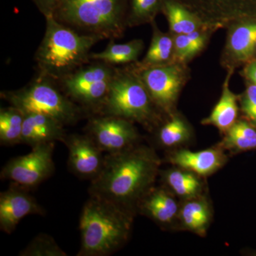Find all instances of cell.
Instances as JSON below:
<instances>
[{
    "instance_id": "31",
    "label": "cell",
    "mask_w": 256,
    "mask_h": 256,
    "mask_svg": "<svg viewBox=\"0 0 256 256\" xmlns=\"http://www.w3.org/2000/svg\"><path fill=\"white\" fill-rule=\"evenodd\" d=\"M38 11L44 16L53 15L60 0H31Z\"/></svg>"
},
{
    "instance_id": "15",
    "label": "cell",
    "mask_w": 256,
    "mask_h": 256,
    "mask_svg": "<svg viewBox=\"0 0 256 256\" xmlns=\"http://www.w3.org/2000/svg\"><path fill=\"white\" fill-rule=\"evenodd\" d=\"M222 152L210 149L200 152L184 150L175 153L172 162L202 176L214 172L224 162Z\"/></svg>"
},
{
    "instance_id": "9",
    "label": "cell",
    "mask_w": 256,
    "mask_h": 256,
    "mask_svg": "<svg viewBox=\"0 0 256 256\" xmlns=\"http://www.w3.org/2000/svg\"><path fill=\"white\" fill-rule=\"evenodd\" d=\"M202 23L222 24L256 15V0H174Z\"/></svg>"
},
{
    "instance_id": "7",
    "label": "cell",
    "mask_w": 256,
    "mask_h": 256,
    "mask_svg": "<svg viewBox=\"0 0 256 256\" xmlns=\"http://www.w3.org/2000/svg\"><path fill=\"white\" fill-rule=\"evenodd\" d=\"M54 143L33 146L28 154L10 160L2 170V180H10L24 190L36 188L54 171Z\"/></svg>"
},
{
    "instance_id": "23",
    "label": "cell",
    "mask_w": 256,
    "mask_h": 256,
    "mask_svg": "<svg viewBox=\"0 0 256 256\" xmlns=\"http://www.w3.org/2000/svg\"><path fill=\"white\" fill-rule=\"evenodd\" d=\"M181 216L186 228L196 233H203L210 222V212L206 202L194 200L183 206Z\"/></svg>"
},
{
    "instance_id": "11",
    "label": "cell",
    "mask_w": 256,
    "mask_h": 256,
    "mask_svg": "<svg viewBox=\"0 0 256 256\" xmlns=\"http://www.w3.org/2000/svg\"><path fill=\"white\" fill-rule=\"evenodd\" d=\"M140 74L152 100L164 108L174 104L183 82L181 69L175 66L150 67Z\"/></svg>"
},
{
    "instance_id": "28",
    "label": "cell",
    "mask_w": 256,
    "mask_h": 256,
    "mask_svg": "<svg viewBox=\"0 0 256 256\" xmlns=\"http://www.w3.org/2000/svg\"><path fill=\"white\" fill-rule=\"evenodd\" d=\"M190 136L188 128L182 120L173 118L163 126L160 132V140L166 146H174L182 142Z\"/></svg>"
},
{
    "instance_id": "16",
    "label": "cell",
    "mask_w": 256,
    "mask_h": 256,
    "mask_svg": "<svg viewBox=\"0 0 256 256\" xmlns=\"http://www.w3.org/2000/svg\"><path fill=\"white\" fill-rule=\"evenodd\" d=\"M140 201L143 212L159 223H170L178 213L176 202L164 190L148 192Z\"/></svg>"
},
{
    "instance_id": "30",
    "label": "cell",
    "mask_w": 256,
    "mask_h": 256,
    "mask_svg": "<svg viewBox=\"0 0 256 256\" xmlns=\"http://www.w3.org/2000/svg\"><path fill=\"white\" fill-rule=\"evenodd\" d=\"M242 109L249 120L256 126V85L252 84L247 88L244 100Z\"/></svg>"
},
{
    "instance_id": "2",
    "label": "cell",
    "mask_w": 256,
    "mask_h": 256,
    "mask_svg": "<svg viewBox=\"0 0 256 256\" xmlns=\"http://www.w3.org/2000/svg\"><path fill=\"white\" fill-rule=\"evenodd\" d=\"M80 218L82 245L78 256H107L128 240L131 226L128 210L102 197L90 195Z\"/></svg>"
},
{
    "instance_id": "17",
    "label": "cell",
    "mask_w": 256,
    "mask_h": 256,
    "mask_svg": "<svg viewBox=\"0 0 256 256\" xmlns=\"http://www.w3.org/2000/svg\"><path fill=\"white\" fill-rule=\"evenodd\" d=\"M142 50V40H133L126 44H116L111 40L105 50L90 54V58L112 66L131 63L137 60Z\"/></svg>"
},
{
    "instance_id": "34",
    "label": "cell",
    "mask_w": 256,
    "mask_h": 256,
    "mask_svg": "<svg viewBox=\"0 0 256 256\" xmlns=\"http://www.w3.org/2000/svg\"></svg>"
},
{
    "instance_id": "33",
    "label": "cell",
    "mask_w": 256,
    "mask_h": 256,
    "mask_svg": "<svg viewBox=\"0 0 256 256\" xmlns=\"http://www.w3.org/2000/svg\"><path fill=\"white\" fill-rule=\"evenodd\" d=\"M246 75L256 85V60L250 62L245 69Z\"/></svg>"
},
{
    "instance_id": "10",
    "label": "cell",
    "mask_w": 256,
    "mask_h": 256,
    "mask_svg": "<svg viewBox=\"0 0 256 256\" xmlns=\"http://www.w3.org/2000/svg\"><path fill=\"white\" fill-rule=\"evenodd\" d=\"M63 142L68 148L69 169L74 174L92 180L100 174L105 156L90 136L70 134Z\"/></svg>"
},
{
    "instance_id": "5",
    "label": "cell",
    "mask_w": 256,
    "mask_h": 256,
    "mask_svg": "<svg viewBox=\"0 0 256 256\" xmlns=\"http://www.w3.org/2000/svg\"><path fill=\"white\" fill-rule=\"evenodd\" d=\"M2 97L10 106L21 110L24 114H46L60 122L70 124L76 122L82 114V108L68 96L60 92L56 80L38 75L26 86L2 92Z\"/></svg>"
},
{
    "instance_id": "14",
    "label": "cell",
    "mask_w": 256,
    "mask_h": 256,
    "mask_svg": "<svg viewBox=\"0 0 256 256\" xmlns=\"http://www.w3.org/2000/svg\"><path fill=\"white\" fill-rule=\"evenodd\" d=\"M92 65L82 66L60 80L64 92L69 98L74 94L96 82L112 78L117 68L105 62L96 60Z\"/></svg>"
},
{
    "instance_id": "29",
    "label": "cell",
    "mask_w": 256,
    "mask_h": 256,
    "mask_svg": "<svg viewBox=\"0 0 256 256\" xmlns=\"http://www.w3.org/2000/svg\"><path fill=\"white\" fill-rule=\"evenodd\" d=\"M174 50L180 60H185L198 52L194 46L188 34H178L175 37Z\"/></svg>"
},
{
    "instance_id": "21",
    "label": "cell",
    "mask_w": 256,
    "mask_h": 256,
    "mask_svg": "<svg viewBox=\"0 0 256 256\" xmlns=\"http://www.w3.org/2000/svg\"><path fill=\"white\" fill-rule=\"evenodd\" d=\"M24 114L14 106L0 110V142L2 146L22 143Z\"/></svg>"
},
{
    "instance_id": "25",
    "label": "cell",
    "mask_w": 256,
    "mask_h": 256,
    "mask_svg": "<svg viewBox=\"0 0 256 256\" xmlns=\"http://www.w3.org/2000/svg\"><path fill=\"white\" fill-rule=\"evenodd\" d=\"M164 0H131L128 25L151 22L162 10Z\"/></svg>"
},
{
    "instance_id": "24",
    "label": "cell",
    "mask_w": 256,
    "mask_h": 256,
    "mask_svg": "<svg viewBox=\"0 0 256 256\" xmlns=\"http://www.w3.org/2000/svg\"><path fill=\"white\" fill-rule=\"evenodd\" d=\"M224 144L238 150L256 149V130L244 121L235 122L229 128Z\"/></svg>"
},
{
    "instance_id": "19",
    "label": "cell",
    "mask_w": 256,
    "mask_h": 256,
    "mask_svg": "<svg viewBox=\"0 0 256 256\" xmlns=\"http://www.w3.org/2000/svg\"><path fill=\"white\" fill-rule=\"evenodd\" d=\"M238 116L237 97L230 92L228 80L224 86L223 92L218 104L204 124H213L222 130H226L236 122Z\"/></svg>"
},
{
    "instance_id": "13",
    "label": "cell",
    "mask_w": 256,
    "mask_h": 256,
    "mask_svg": "<svg viewBox=\"0 0 256 256\" xmlns=\"http://www.w3.org/2000/svg\"><path fill=\"white\" fill-rule=\"evenodd\" d=\"M24 119L22 143L33 146L44 143L64 141V124L58 120L40 114H26Z\"/></svg>"
},
{
    "instance_id": "20",
    "label": "cell",
    "mask_w": 256,
    "mask_h": 256,
    "mask_svg": "<svg viewBox=\"0 0 256 256\" xmlns=\"http://www.w3.org/2000/svg\"><path fill=\"white\" fill-rule=\"evenodd\" d=\"M163 12L169 21L170 28L176 34H188L202 23L197 16L174 0H164Z\"/></svg>"
},
{
    "instance_id": "26",
    "label": "cell",
    "mask_w": 256,
    "mask_h": 256,
    "mask_svg": "<svg viewBox=\"0 0 256 256\" xmlns=\"http://www.w3.org/2000/svg\"><path fill=\"white\" fill-rule=\"evenodd\" d=\"M166 182L173 191L182 196H192L201 188L200 180L191 172L173 170L166 174Z\"/></svg>"
},
{
    "instance_id": "18",
    "label": "cell",
    "mask_w": 256,
    "mask_h": 256,
    "mask_svg": "<svg viewBox=\"0 0 256 256\" xmlns=\"http://www.w3.org/2000/svg\"><path fill=\"white\" fill-rule=\"evenodd\" d=\"M256 46V20L238 25L229 36V50L234 58L240 62L248 60L252 56Z\"/></svg>"
},
{
    "instance_id": "4",
    "label": "cell",
    "mask_w": 256,
    "mask_h": 256,
    "mask_svg": "<svg viewBox=\"0 0 256 256\" xmlns=\"http://www.w3.org/2000/svg\"><path fill=\"white\" fill-rule=\"evenodd\" d=\"M131 0H60L54 18L78 33L99 40L122 36Z\"/></svg>"
},
{
    "instance_id": "22",
    "label": "cell",
    "mask_w": 256,
    "mask_h": 256,
    "mask_svg": "<svg viewBox=\"0 0 256 256\" xmlns=\"http://www.w3.org/2000/svg\"><path fill=\"white\" fill-rule=\"evenodd\" d=\"M173 48L172 38L160 32L156 28H154L150 46L141 64L142 69L158 66L159 64L164 63L171 56Z\"/></svg>"
},
{
    "instance_id": "1",
    "label": "cell",
    "mask_w": 256,
    "mask_h": 256,
    "mask_svg": "<svg viewBox=\"0 0 256 256\" xmlns=\"http://www.w3.org/2000/svg\"><path fill=\"white\" fill-rule=\"evenodd\" d=\"M158 164V156L146 148L108 154L100 174L92 180L89 194L128 210L149 190Z\"/></svg>"
},
{
    "instance_id": "32",
    "label": "cell",
    "mask_w": 256,
    "mask_h": 256,
    "mask_svg": "<svg viewBox=\"0 0 256 256\" xmlns=\"http://www.w3.org/2000/svg\"><path fill=\"white\" fill-rule=\"evenodd\" d=\"M188 35L194 46L198 52H200L203 48L205 43V36H204L203 34L200 33L198 31H195L188 34Z\"/></svg>"
},
{
    "instance_id": "27",
    "label": "cell",
    "mask_w": 256,
    "mask_h": 256,
    "mask_svg": "<svg viewBox=\"0 0 256 256\" xmlns=\"http://www.w3.org/2000/svg\"><path fill=\"white\" fill-rule=\"evenodd\" d=\"M20 256H67L54 239L45 234H38L28 246L20 252Z\"/></svg>"
},
{
    "instance_id": "3",
    "label": "cell",
    "mask_w": 256,
    "mask_h": 256,
    "mask_svg": "<svg viewBox=\"0 0 256 256\" xmlns=\"http://www.w3.org/2000/svg\"><path fill=\"white\" fill-rule=\"evenodd\" d=\"M46 31L35 55L38 75L60 82L90 60V50L100 41L78 33L46 16Z\"/></svg>"
},
{
    "instance_id": "6",
    "label": "cell",
    "mask_w": 256,
    "mask_h": 256,
    "mask_svg": "<svg viewBox=\"0 0 256 256\" xmlns=\"http://www.w3.org/2000/svg\"><path fill=\"white\" fill-rule=\"evenodd\" d=\"M152 101L140 75L117 69L99 112L146 122L152 116Z\"/></svg>"
},
{
    "instance_id": "12",
    "label": "cell",
    "mask_w": 256,
    "mask_h": 256,
    "mask_svg": "<svg viewBox=\"0 0 256 256\" xmlns=\"http://www.w3.org/2000/svg\"><path fill=\"white\" fill-rule=\"evenodd\" d=\"M32 214H44V210L26 190L12 186L0 194V229L11 234L20 220Z\"/></svg>"
},
{
    "instance_id": "8",
    "label": "cell",
    "mask_w": 256,
    "mask_h": 256,
    "mask_svg": "<svg viewBox=\"0 0 256 256\" xmlns=\"http://www.w3.org/2000/svg\"><path fill=\"white\" fill-rule=\"evenodd\" d=\"M88 136L108 154L124 150L137 140L136 128L128 120L117 116L100 114L92 118L87 126Z\"/></svg>"
}]
</instances>
